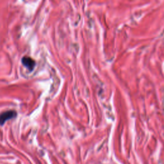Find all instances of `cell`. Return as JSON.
Returning <instances> with one entry per match:
<instances>
[{
  "label": "cell",
  "mask_w": 164,
  "mask_h": 164,
  "mask_svg": "<svg viewBox=\"0 0 164 164\" xmlns=\"http://www.w3.org/2000/svg\"><path fill=\"white\" fill-rule=\"evenodd\" d=\"M22 63L25 67L31 71L33 69L35 62L34 60L29 57H25L22 58Z\"/></svg>",
  "instance_id": "2"
},
{
  "label": "cell",
  "mask_w": 164,
  "mask_h": 164,
  "mask_svg": "<svg viewBox=\"0 0 164 164\" xmlns=\"http://www.w3.org/2000/svg\"><path fill=\"white\" fill-rule=\"evenodd\" d=\"M16 116V112L15 111L10 110L2 113L0 115V125H2L5 123L6 120L14 118Z\"/></svg>",
  "instance_id": "1"
}]
</instances>
